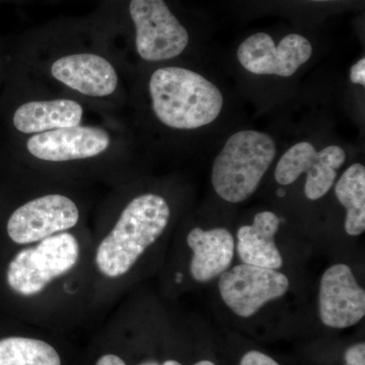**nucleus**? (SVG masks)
Wrapping results in <instances>:
<instances>
[{"label": "nucleus", "instance_id": "obj_1", "mask_svg": "<svg viewBox=\"0 0 365 365\" xmlns=\"http://www.w3.org/2000/svg\"><path fill=\"white\" fill-rule=\"evenodd\" d=\"M150 91L155 116L170 128H200L222 113V91L197 72L181 67L153 72Z\"/></svg>", "mask_w": 365, "mask_h": 365}, {"label": "nucleus", "instance_id": "obj_2", "mask_svg": "<svg viewBox=\"0 0 365 365\" xmlns=\"http://www.w3.org/2000/svg\"><path fill=\"white\" fill-rule=\"evenodd\" d=\"M170 217L167 200L155 194L134 198L97 250L96 263L109 278L128 273L141 255L165 232Z\"/></svg>", "mask_w": 365, "mask_h": 365}, {"label": "nucleus", "instance_id": "obj_3", "mask_svg": "<svg viewBox=\"0 0 365 365\" xmlns=\"http://www.w3.org/2000/svg\"><path fill=\"white\" fill-rule=\"evenodd\" d=\"M276 155L272 137L244 130L227 139L213 163L211 181L223 200L240 203L253 195Z\"/></svg>", "mask_w": 365, "mask_h": 365}, {"label": "nucleus", "instance_id": "obj_4", "mask_svg": "<svg viewBox=\"0 0 365 365\" xmlns=\"http://www.w3.org/2000/svg\"><path fill=\"white\" fill-rule=\"evenodd\" d=\"M78 256V242L73 235H53L14 257L7 269V283L24 297L40 294L53 279L71 270Z\"/></svg>", "mask_w": 365, "mask_h": 365}, {"label": "nucleus", "instance_id": "obj_5", "mask_svg": "<svg viewBox=\"0 0 365 365\" xmlns=\"http://www.w3.org/2000/svg\"><path fill=\"white\" fill-rule=\"evenodd\" d=\"M130 14L137 52L146 61L175 58L188 46V32L163 0H132Z\"/></svg>", "mask_w": 365, "mask_h": 365}, {"label": "nucleus", "instance_id": "obj_6", "mask_svg": "<svg viewBox=\"0 0 365 365\" xmlns=\"http://www.w3.org/2000/svg\"><path fill=\"white\" fill-rule=\"evenodd\" d=\"M289 280L274 269L241 264L220 276L218 289L223 302L242 318H250L261 307L287 294Z\"/></svg>", "mask_w": 365, "mask_h": 365}, {"label": "nucleus", "instance_id": "obj_7", "mask_svg": "<svg viewBox=\"0 0 365 365\" xmlns=\"http://www.w3.org/2000/svg\"><path fill=\"white\" fill-rule=\"evenodd\" d=\"M346 153L338 145H329L317 151L313 144H294L280 158L275 169V180L282 186L292 184L306 173L304 195L309 200H318L332 188L337 170L344 165Z\"/></svg>", "mask_w": 365, "mask_h": 365}, {"label": "nucleus", "instance_id": "obj_8", "mask_svg": "<svg viewBox=\"0 0 365 365\" xmlns=\"http://www.w3.org/2000/svg\"><path fill=\"white\" fill-rule=\"evenodd\" d=\"M78 218V206L66 196H43L14 211L7 234L16 244H32L73 227Z\"/></svg>", "mask_w": 365, "mask_h": 365}, {"label": "nucleus", "instance_id": "obj_9", "mask_svg": "<svg viewBox=\"0 0 365 365\" xmlns=\"http://www.w3.org/2000/svg\"><path fill=\"white\" fill-rule=\"evenodd\" d=\"M312 54L313 47L302 36L292 34L275 46L270 35L257 33L240 45L237 59L252 73L289 78L309 61Z\"/></svg>", "mask_w": 365, "mask_h": 365}, {"label": "nucleus", "instance_id": "obj_10", "mask_svg": "<svg viewBox=\"0 0 365 365\" xmlns=\"http://www.w3.org/2000/svg\"><path fill=\"white\" fill-rule=\"evenodd\" d=\"M319 313L324 325L345 329L359 323L365 314V292L355 279L351 268L336 264L321 278Z\"/></svg>", "mask_w": 365, "mask_h": 365}, {"label": "nucleus", "instance_id": "obj_11", "mask_svg": "<svg viewBox=\"0 0 365 365\" xmlns=\"http://www.w3.org/2000/svg\"><path fill=\"white\" fill-rule=\"evenodd\" d=\"M110 145V136L95 127H67L31 137L26 148L31 155L48 162H67L96 157Z\"/></svg>", "mask_w": 365, "mask_h": 365}, {"label": "nucleus", "instance_id": "obj_12", "mask_svg": "<svg viewBox=\"0 0 365 365\" xmlns=\"http://www.w3.org/2000/svg\"><path fill=\"white\" fill-rule=\"evenodd\" d=\"M51 73L57 81L90 97L111 95L118 85L114 67L108 60L95 54L62 57L53 64Z\"/></svg>", "mask_w": 365, "mask_h": 365}, {"label": "nucleus", "instance_id": "obj_13", "mask_svg": "<svg viewBox=\"0 0 365 365\" xmlns=\"http://www.w3.org/2000/svg\"><path fill=\"white\" fill-rule=\"evenodd\" d=\"M187 244L193 252L190 273L198 282L220 277L234 260L235 239L227 228H193L187 237Z\"/></svg>", "mask_w": 365, "mask_h": 365}, {"label": "nucleus", "instance_id": "obj_14", "mask_svg": "<svg viewBox=\"0 0 365 365\" xmlns=\"http://www.w3.org/2000/svg\"><path fill=\"white\" fill-rule=\"evenodd\" d=\"M279 227L280 220L275 213L262 211L255 216L252 225L240 227L235 249L242 263L274 270L282 267L283 258L275 242Z\"/></svg>", "mask_w": 365, "mask_h": 365}, {"label": "nucleus", "instance_id": "obj_15", "mask_svg": "<svg viewBox=\"0 0 365 365\" xmlns=\"http://www.w3.org/2000/svg\"><path fill=\"white\" fill-rule=\"evenodd\" d=\"M83 108L71 100L41 101L21 105L14 116V124L23 133H42L78 126Z\"/></svg>", "mask_w": 365, "mask_h": 365}, {"label": "nucleus", "instance_id": "obj_16", "mask_svg": "<svg viewBox=\"0 0 365 365\" xmlns=\"http://www.w3.org/2000/svg\"><path fill=\"white\" fill-rule=\"evenodd\" d=\"M335 194L346 211L345 232L357 237L365 230V168L354 163L345 170L335 186Z\"/></svg>", "mask_w": 365, "mask_h": 365}, {"label": "nucleus", "instance_id": "obj_17", "mask_svg": "<svg viewBox=\"0 0 365 365\" xmlns=\"http://www.w3.org/2000/svg\"><path fill=\"white\" fill-rule=\"evenodd\" d=\"M0 365H61V360L44 341L9 337L0 340Z\"/></svg>", "mask_w": 365, "mask_h": 365}, {"label": "nucleus", "instance_id": "obj_18", "mask_svg": "<svg viewBox=\"0 0 365 365\" xmlns=\"http://www.w3.org/2000/svg\"><path fill=\"white\" fill-rule=\"evenodd\" d=\"M345 365H365V344L357 343L345 352Z\"/></svg>", "mask_w": 365, "mask_h": 365}, {"label": "nucleus", "instance_id": "obj_19", "mask_svg": "<svg viewBox=\"0 0 365 365\" xmlns=\"http://www.w3.org/2000/svg\"><path fill=\"white\" fill-rule=\"evenodd\" d=\"M240 365H280L268 355L260 351H249L242 356Z\"/></svg>", "mask_w": 365, "mask_h": 365}, {"label": "nucleus", "instance_id": "obj_20", "mask_svg": "<svg viewBox=\"0 0 365 365\" xmlns=\"http://www.w3.org/2000/svg\"><path fill=\"white\" fill-rule=\"evenodd\" d=\"M350 79L353 83L365 86V58L360 59L359 62L351 67Z\"/></svg>", "mask_w": 365, "mask_h": 365}, {"label": "nucleus", "instance_id": "obj_21", "mask_svg": "<svg viewBox=\"0 0 365 365\" xmlns=\"http://www.w3.org/2000/svg\"><path fill=\"white\" fill-rule=\"evenodd\" d=\"M96 365H126V364L117 355L106 354L98 360ZM138 365H160V364L155 360H146Z\"/></svg>", "mask_w": 365, "mask_h": 365}, {"label": "nucleus", "instance_id": "obj_22", "mask_svg": "<svg viewBox=\"0 0 365 365\" xmlns=\"http://www.w3.org/2000/svg\"><path fill=\"white\" fill-rule=\"evenodd\" d=\"M162 365H182L180 362L176 361V360H167V361L163 362ZM194 365H215L212 361H209V360H201V361L197 362V364Z\"/></svg>", "mask_w": 365, "mask_h": 365}, {"label": "nucleus", "instance_id": "obj_23", "mask_svg": "<svg viewBox=\"0 0 365 365\" xmlns=\"http://www.w3.org/2000/svg\"><path fill=\"white\" fill-rule=\"evenodd\" d=\"M312 1H333V0H312Z\"/></svg>", "mask_w": 365, "mask_h": 365}]
</instances>
